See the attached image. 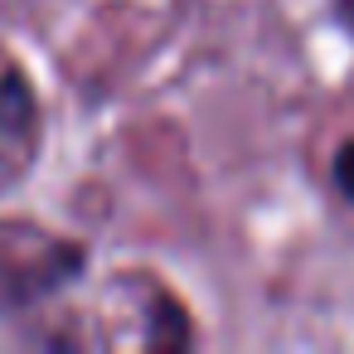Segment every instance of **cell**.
Here are the masks:
<instances>
[{"instance_id": "obj_1", "label": "cell", "mask_w": 354, "mask_h": 354, "mask_svg": "<svg viewBox=\"0 0 354 354\" xmlns=\"http://www.w3.org/2000/svg\"><path fill=\"white\" fill-rule=\"evenodd\" d=\"M335 185L354 199V141H344V151L335 156Z\"/></svg>"}]
</instances>
